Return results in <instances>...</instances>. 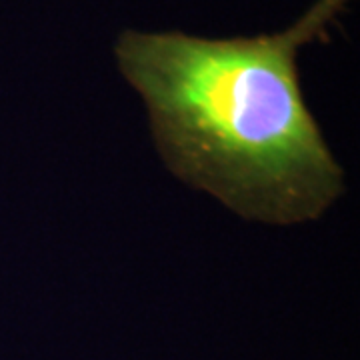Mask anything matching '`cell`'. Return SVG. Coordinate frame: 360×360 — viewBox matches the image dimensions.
Masks as SVG:
<instances>
[{
    "label": "cell",
    "mask_w": 360,
    "mask_h": 360,
    "mask_svg": "<svg viewBox=\"0 0 360 360\" xmlns=\"http://www.w3.org/2000/svg\"><path fill=\"white\" fill-rule=\"evenodd\" d=\"M347 2L316 0L276 34L124 30L116 65L141 94L168 170L243 219H321L345 193V170L304 103L296 56Z\"/></svg>",
    "instance_id": "obj_1"
}]
</instances>
